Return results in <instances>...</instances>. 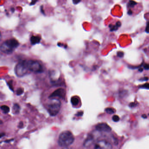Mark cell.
Here are the masks:
<instances>
[{
    "label": "cell",
    "mask_w": 149,
    "mask_h": 149,
    "mask_svg": "<svg viewBox=\"0 0 149 149\" xmlns=\"http://www.w3.org/2000/svg\"><path fill=\"white\" fill-rule=\"evenodd\" d=\"M139 88L146 89H149V83H146L143 85L139 86Z\"/></svg>",
    "instance_id": "obj_17"
},
{
    "label": "cell",
    "mask_w": 149,
    "mask_h": 149,
    "mask_svg": "<svg viewBox=\"0 0 149 149\" xmlns=\"http://www.w3.org/2000/svg\"><path fill=\"white\" fill-rule=\"evenodd\" d=\"M145 31L147 33H149V22L147 23L146 28Z\"/></svg>",
    "instance_id": "obj_24"
},
{
    "label": "cell",
    "mask_w": 149,
    "mask_h": 149,
    "mask_svg": "<svg viewBox=\"0 0 149 149\" xmlns=\"http://www.w3.org/2000/svg\"><path fill=\"white\" fill-rule=\"evenodd\" d=\"M1 110L3 111V113L5 114H7L10 111V108L8 106H7V105H2L1 107Z\"/></svg>",
    "instance_id": "obj_14"
},
{
    "label": "cell",
    "mask_w": 149,
    "mask_h": 149,
    "mask_svg": "<svg viewBox=\"0 0 149 149\" xmlns=\"http://www.w3.org/2000/svg\"><path fill=\"white\" fill-rule=\"evenodd\" d=\"M149 80V78L148 77H144L143 78H141L139 79V81H147Z\"/></svg>",
    "instance_id": "obj_25"
},
{
    "label": "cell",
    "mask_w": 149,
    "mask_h": 149,
    "mask_svg": "<svg viewBox=\"0 0 149 149\" xmlns=\"http://www.w3.org/2000/svg\"><path fill=\"white\" fill-rule=\"evenodd\" d=\"M112 120L115 122H118L120 120L119 116L117 115H114L112 117Z\"/></svg>",
    "instance_id": "obj_20"
},
{
    "label": "cell",
    "mask_w": 149,
    "mask_h": 149,
    "mask_svg": "<svg viewBox=\"0 0 149 149\" xmlns=\"http://www.w3.org/2000/svg\"></svg>",
    "instance_id": "obj_36"
},
{
    "label": "cell",
    "mask_w": 149,
    "mask_h": 149,
    "mask_svg": "<svg viewBox=\"0 0 149 149\" xmlns=\"http://www.w3.org/2000/svg\"><path fill=\"white\" fill-rule=\"evenodd\" d=\"M105 112L109 114H113L115 113V110L111 108H107L105 109Z\"/></svg>",
    "instance_id": "obj_15"
},
{
    "label": "cell",
    "mask_w": 149,
    "mask_h": 149,
    "mask_svg": "<svg viewBox=\"0 0 149 149\" xmlns=\"http://www.w3.org/2000/svg\"><path fill=\"white\" fill-rule=\"evenodd\" d=\"M20 110V107L18 104H14L13 106V111L14 114H18Z\"/></svg>",
    "instance_id": "obj_12"
},
{
    "label": "cell",
    "mask_w": 149,
    "mask_h": 149,
    "mask_svg": "<svg viewBox=\"0 0 149 149\" xmlns=\"http://www.w3.org/2000/svg\"><path fill=\"white\" fill-rule=\"evenodd\" d=\"M19 43L15 39H9L4 42L1 46V50L5 54H9L19 47Z\"/></svg>",
    "instance_id": "obj_2"
},
{
    "label": "cell",
    "mask_w": 149,
    "mask_h": 149,
    "mask_svg": "<svg viewBox=\"0 0 149 149\" xmlns=\"http://www.w3.org/2000/svg\"><path fill=\"white\" fill-rule=\"evenodd\" d=\"M8 85L9 87V88L12 91H13V80H10V81L8 82Z\"/></svg>",
    "instance_id": "obj_18"
},
{
    "label": "cell",
    "mask_w": 149,
    "mask_h": 149,
    "mask_svg": "<svg viewBox=\"0 0 149 149\" xmlns=\"http://www.w3.org/2000/svg\"><path fill=\"white\" fill-rule=\"evenodd\" d=\"M137 104V103H136V102H131L129 104V106L131 108H133V107H136Z\"/></svg>",
    "instance_id": "obj_21"
},
{
    "label": "cell",
    "mask_w": 149,
    "mask_h": 149,
    "mask_svg": "<svg viewBox=\"0 0 149 149\" xmlns=\"http://www.w3.org/2000/svg\"><path fill=\"white\" fill-rule=\"evenodd\" d=\"M93 139H94V137H93V136L89 135L85 141H84V146L85 147H88L89 146L93 143Z\"/></svg>",
    "instance_id": "obj_9"
},
{
    "label": "cell",
    "mask_w": 149,
    "mask_h": 149,
    "mask_svg": "<svg viewBox=\"0 0 149 149\" xmlns=\"http://www.w3.org/2000/svg\"><path fill=\"white\" fill-rule=\"evenodd\" d=\"M40 10L42 13L43 15H45V13H44V10H43V7H42V6H41Z\"/></svg>",
    "instance_id": "obj_28"
},
{
    "label": "cell",
    "mask_w": 149,
    "mask_h": 149,
    "mask_svg": "<svg viewBox=\"0 0 149 149\" xmlns=\"http://www.w3.org/2000/svg\"><path fill=\"white\" fill-rule=\"evenodd\" d=\"M61 101L56 98H50V100L47 104V110L49 115L51 116H56L57 115L61 107Z\"/></svg>",
    "instance_id": "obj_3"
},
{
    "label": "cell",
    "mask_w": 149,
    "mask_h": 149,
    "mask_svg": "<svg viewBox=\"0 0 149 149\" xmlns=\"http://www.w3.org/2000/svg\"><path fill=\"white\" fill-rule=\"evenodd\" d=\"M4 135H5V134L4 133H1V138H2V137L4 136Z\"/></svg>",
    "instance_id": "obj_34"
},
{
    "label": "cell",
    "mask_w": 149,
    "mask_h": 149,
    "mask_svg": "<svg viewBox=\"0 0 149 149\" xmlns=\"http://www.w3.org/2000/svg\"><path fill=\"white\" fill-rule=\"evenodd\" d=\"M15 73L18 77H22L27 73L28 71L26 64V60L21 61L15 68Z\"/></svg>",
    "instance_id": "obj_4"
},
{
    "label": "cell",
    "mask_w": 149,
    "mask_h": 149,
    "mask_svg": "<svg viewBox=\"0 0 149 149\" xmlns=\"http://www.w3.org/2000/svg\"><path fill=\"white\" fill-rule=\"evenodd\" d=\"M23 92H24L23 89L22 88H19L16 91V94H17V95H21L23 94Z\"/></svg>",
    "instance_id": "obj_16"
},
{
    "label": "cell",
    "mask_w": 149,
    "mask_h": 149,
    "mask_svg": "<svg viewBox=\"0 0 149 149\" xmlns=\"http://www.w3.org/2000/svg\"><path fill=\"white\" fill-rule=\"evenodd\" d=\"M41 38L38 36H32L30 38V42L32 45H34L40 43Z\"/></svg>",
    "instance_id": "obj_10"
},
{
    "label": "cell",
    "mask_w": 149,
    "mask_h": 149,
    "mask_svg": "<svg viewBox=\"0 0 149 149\" xmlns=\"http://www.w3.org/2000/svg\"><path fill=\"white\" fill-rule=\"evenodd\" d=\"M97 130L100 132H109L111 131V128L107 124L105 123H101L98 124L96 126Z\"/></svg>",
    "instance_id": "obj_8"
},
{
    "label": "cell",
    "mask_w": 149,
    "mask_h": 149,
    "mask_svg": "<svg viewBox=\"0 0 149 149\" xmlns=\"http://www.w3.org/2000/svg\"><path fill=\"white\" fill-rule=\"evenodd\" d=\"M37 2H38V1H32L30 3V6H33V5H35L36 3Z\"/></svg>",
    "instance_id": "obj_26"
},
{
    "label": "cell",
    "mask_w": 149,
    "mask_h": 149,
    "mask_svg": "<svg viewBox=\"0 0 149 149\" xmlns=\"http://www.w3.org/2000/svg\"><path fill=\"white\" fill-rule=\"evenodd\" d=\"M74 137L72 132L69 131H65L60 134L58 139V144L63 147H66L74 143Z\"/></svg>",
    "instance_id": "obj_1"
},
{
    "label": "cell",
    "mask_w": 149,
    "mask_h": 149,
    "mask_svg": "<svg viewBox=\"0 0 149 149\" xmlns=\"http://www.w3.org/2000/svg\"><path fill=\"white\" fill-rule=\"evenodd\" d=\"M138 70L139 72H142L143 71V69L142 68H140Z\"/></svg>",
    "instance_id": "obj_33"
},
{
    "label": "cell",
    "mask_w": 149,
    "mask_h": 149,
    "mask_svg": "<svg viewBox=\"0 0 149 149\" xmlns=\"http://www.w3.org/2000/svg\"><path fill=\"white\" fill-rule=\"evenodd\" d=\"M81 2V1H77V0H74L73 1V2L74 4L76 5V4H77L78 3H79V2Z\"/></svg>",
    "instance_id": "obj_27"
},
{
    "label": "cell",
    "mask_w": 149,
    "mask_h": 149,
    "mask_svg": "<svg viewBox=\"0 0 149 149\" xmlns=\"http://www.w3.org/2000/svg\"><path fill=\"white\" fill-rule=\"evenodd\" d=\"M121 26V22L118 21L116 23V25H115V26H113V25L110 24V25H109V27L110 28V30L111 32H112V31H116V30H118V28Z\"/></svg>",
    "instance_id": "obj_11"
},
{
    "label": "cell",
    "mask_w": 149,
    "mask_h": 149,
    "mask_svg": "<svg viewBox=\"0 0 149 149\" xmlns=\"http://www.w3.org/2000/svg\"><path fill=\"white\" fill-rule=\"evenodd\" d=\"M112 146L109 142L105 140L98 141L95 146V149H111Z\"/></svg>",
    "instance_id": "obj_6"
},
{
    "label": "cell",
    "mask_w": 149,
    "mask_h": 149,
    "mask_svg": "<svg viewBox=\"0 0 149 149\" xmlns=\"http://www.w3.org/2000/svg\"><path fill=\"white\" fill-rule=\"evenodd\" d=\"M136 2L134 1H130L128 3V6L130 7L133 8L134 6L136 5Z\"/></svg>",
    "instance_id": "obj_19"
},
{
    "label": "cell",
    "mask_w": 149,
    "mask_h": 149,
    "mask_svg": "<svg viewBox=\"0 0 149 149\" xmlns=\"http://www.w3.org/2000/svg\"><path fill=\"white\" fill-rule=\"evenodd\" d=\"M23 126V124L22 123V122H21L19 123V127H20V128H22Z\"/></svg>",
    "instance_id": "obj_31"
},
{
    "label": "cell",
    "mask_w": 149,
    "mask_h": 149,
    "mask_svg": "<svg viewBox=\"0 0 149 149\" xmlns=\"http://www.w3.org/2000/svg\"><path fill=\"white\" fill-rule=\"evenodd\" d=\"M27 66L28 70L35 73H42L43 72L42 65L37 61H26Z\"/></svg>",
    "instance_id": "obj_5"
},
{
    "label": "cell",
    "mask_w": 149,
    "mask_h": 149,
    "mask_svg": "<svg viewBox=\"0 0 149 149\" xmlns=\"http://www.w3.org/2000/svg\"><path fill=\"white\" fill-rule=\"evenodd\" d=\"M142 118H147V116H146V114H143V115H142Z\"/></svg>",
    "instance_id": "obj_32"
},
{
    "label": "cell",
    "mask_w": 149,
    "mask_h": 149,
    "mask_svg": "<svg viewBox=\"0 0 149 149\" xmlns=\"http://www.w3.org/2000/svg\"><path fill=\"white\" fill-rule=\"evenodd\" d=\"M128 14L129 15H132V10H129V11L128 12Z\"/></svg>",
    "instance_id": "obj_30"
},
{
    "label": "cell",
    "mask_w": 149,
    "mask_h": 149,
    "mask_svg": "<svg viewBox=\"0 0 149 149\" xmlns=\"http://www.w3.org/2000/svg\"><path fill=\"white\" fill-rule=\"evenodd\" d=\"M66 95V91L64 89L60 88L55 91L49 95V98H55L56 97L64 98Z\"/></svg>",
    "instance_id": "obj_7"
},
{
    "label": "cell",
    "mask_w": 149,
    "mask_h": 149,
    "mask_svg": "<svg viewBox=\"0 0 149 149\" xmlns=\"http://www.w3.org/2000/svg\"><path fill=\"white\" fill-rule=\"evenodd\" d=\"M11 10H12V12H13V13L15 11V9H14V8H11Z\"/></svg>",
    "instance_id": "obj_35"
},
{
    "label": "cell",
    "mask_w": 149,
    "mask_h": 149,
    "mask_svg": "<svg viewBox=\"0 0 149 149\" xmlns=\"http://www.w3.org/2000/svg\"><path fill=\"white\" fill-rule=\"evenodd\" d=\"M83 114V112H82V111H80V112H78V113H77V116H82Z\"/></svg>",
    "instance_id": "obj_29"
},
{
    "label": "cell",
    "mask_w": 149,
    "mask_h": 149,
    "mask_svg": "<svg viewBox=\"0 0 149 149\" xmlns=\"http://www.w3.org/2000/svg\"><path fill=\"white\" fill-rule=\"evenodd\" d=\"M70 101H71V103L72 105H74V106H76V105H78L79 103V99L76 97H71Z\"/></svg>",
    "instance_id": "obj_13"
},
{
    "label": "cell",
    "mask_w": 149,
    "mask_h": 149,
    "mask_svg": "<svg viewBox=\"0 0 149 149\" xmlns=\"http://www.w3.org/2000/svg\"><path fill=\"white\" fill-rule=\"evenodd\" d=\"M143 66L145 69L149 70V64H146V63H145V64H143Z\"/></svg>",
    "instance_id": "obj_23"
},
{
    "label": "cell",
    "mask_w": 149,
    "mask_h": 149,
    "mask_svg": "<svg viewBox=\"0 0 149 149\" xmlns=\"http://www.w3.org/2000/svg\"><path fill=\"white\" fill-rule=\"evenodd\" d=\"M124 53L122 52H118L117 53V56L118 57H123L124 56Z\"/></svg>",
    "instance_id": "obj_22"
}]
</instances>
